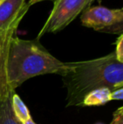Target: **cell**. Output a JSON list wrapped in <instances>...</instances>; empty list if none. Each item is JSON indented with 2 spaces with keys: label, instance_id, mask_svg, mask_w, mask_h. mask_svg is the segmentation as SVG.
<instances>
[{
  "label": "cell",
  "instance_id": "obj_6",
  "mask_svg": "<svg viewBox=\"0 0 123 124\" xmlns=\"http://www.w3.org/2000/svg\"><path fill=\"white\" fill-rule=\"evenodd\" d=\"M14 92L0 93V124H22L12 111L11 98Z\"/></svg>",
  "mask_w": 123,
  "mask_h": 124
},
{
  "label": "cell",
  "instance_id": "obj_14",
  "mask_svg": "<svg viewBox=\"0 0 123 124\" xmlns=\"http://www.w3.org/2000/svg\"><path fill=\"white\" fill-rule=\"evenodd\" d=\"M22 124H36V123H35L34 121H33L32 118H30V119H28L27 121L24 122V123H22Z\"/></svg>",
  "mask_w": 123,
  "mask_h": 124
},
{
  "label": "cell",
  "instance_id": "obj_10",
  "mask_svg": "<svg viewBox=\"0 0 123 124\" xmlns=\"http://www.w3.org/2000/svg\"><path fill=\"white\" fill-rule=\"evenodd\" d=\"M116 59L120 62L123 63V35L121 34L120 36L116 41V50L114 52Z\"/></svg>",
  "mask_w": 123,
  "mask_h": 124
},
{
  "label": "cell",
  "instance_id": "obj_13",
  "mask_svg": "<svg viewBox=\"0 0 123 124\" xmlns=\"http://www.w3.org/2000/svg\"><path fill=\"white\" fill-rule=\"evenodd\" d=\"M42 1H46V0H30L29 3H28V4H29V6L30 7L31 5L36 4V3H40V2H42ZM51 1H55V0H51Z\"/></svg>",
  "mask_w": 123,
  "mask_h": 124
},
{
  "label": "cell",
  "instance_id": "obj_3",
  "mask_svg": "<svg viewBox=\"0 0 123 124\" xmlns=\"http://www.w3.org/2000/svg\"><path fill=\"white\" fill-rule=\"evenodd\" d=\"M53 8L36 38L46 33H57L67 27L90 3L88 0H55Z\"/></svg>",
  "mask_w": 123,
  "mask_h": 124
},
{
  "label": "cell",
  "instance_id": "obj_1",
  "mask_svg": "<svg viewBox=\"0 0 123 124\" xmlns=\"http://www.w3.org/2000/svg\"><path fill=\"white\" fill-rule=\"evenodd\" d=\"M66 69V62L51 55L39 39H20L16 34L10 40L5 66L0 74V93L15 91L26 80L36 76H62Z\"/></svg>",
  "mask_w": 123,
  "mask_h": 124
},
{
  "label": "cell",
  "instance_id": "obj_5",
  "mask_svg": "<svg viewBox=\"0 0 123 124\" xmlns=\"http://www.w3.org/2000/svg\"><path fill=\"white\" fill-rule=\"evenodd\" d=\"M29 8L25 0H0V31L19 26Z\"/></svg>",
  "mask_w": 123,
  "mask_h": 124
},
{
  "label": "cell",
  "instance_id": "obj_8",
  "mask_svg": "<svg viewBox=\"0 0 123 124\" xmlns=\"http://www.w3.org/2000/svg\"><path fill=\"white\" fill-rule=\"evenodd\" d=\"M17 30L18 26H14L6 31H0V74L5 66L10 40L17 34Z\"/></svg>",
  "mask_w": 123,
  "mask_h": 124
},
{
  "label": "cell",
  "instance_id": "obj_12",
  "mask_svg": "<svg viewBox=\"0 0 123 124\" xmlns=\"http://www.w3.org/2000/svg\"><path fill=\"white\" fill-rule=\"evenodd\" d=\"M123 99V87L117 88L110 92V101H122Z\"/></svg>",
  "mask_w": 123,
  "mask_h": 124
},
{
  "label": "cell",
  "instance_id": "obj_7",
  "mask_svg": "<svg viewBox=\"0 0 123 124\" xmlns=\"http://www.w3.org/2000/svg\"><path fill=\"white\" fill-rule=\"evenodd\" d=\"M110 92L111 90L107 87L94 90L86 95L81 106H99L105 105L110 101Z\"/></svg>",
  "mask_w": 123,
  "mask_h": 124
},
{
  "label": "cell",
  "instance_id": "obj_16",
  "mask_svg": "<svg viewBox=\"0 0 123 124\" xmlns=\"http://www.w3.org/2000/svg\"><path fill=\"white\" fill-rule=\"evenodd\" d=\"M95 124H102V123H95Z\"/></svg>",
  "mask_w": 123,
  "mask_h": 124
},
{
  "label": "cell",
  "instance_id": "obj_11",
  "mask_svg": "<svg viewBox=\"0 0 123 124\" xmlns=\"http://www.w3.org/2000/svg\"><path fill=\"white\" fill-rule=\"evenodd\" d=\"M110 124H123V107H119L113 113V118Z\"/></svg>",
  "mask_w": 123,
  "mask_h": 124
},
{
  "label": "cell",
  "instance_id": "obj_4",
  "mask_svg": "<svg viewBox=\"0 0 123 124\" xmlns=\"http://www.w3.org/2000/svg\"><path fill=\"white\" fill-rule=\"evenodd\" d=\"M81 23L96 31L121 35L123 31V9H112L104 6L90 7L82 15Z\"/></svg>",
  "mask_w": 123,
  "mask_h": 124
},
{
  "label": "cell",
  "instance_id": "obj_2",
  "mask_svg": "<svg viewBox=\"0 0 123 124\" xmlns=\"http://www.w3.org/2000/svg\"><path fill=\"white\" fill-rule=\"evenodd\" d=\"M62 76L67 89V106H81L87 94L107 87L111 90L123 87V63L114 52L99 58L66 62Z\"/></svg>",
  "mask_w": 123,
  "mask_h": 124
},
{
  "label": "cell",
  "instance_id": "obj_9",
  "mask_svg": "<svg viewBox=\"0 0 123 124\" xmlns=\"http://www.w3.org/2000/svg\"><path fill=\"white\" fill-rule=\"evenodd\" d=\"M11 106H12V111H13L14 116H16V118L21 123L31 118L30 113L28 107L25 104V102L22 101V99L20 98V95L15 91L12 95Z\"/></svg>",
  "mask_w": 123,
  "mask_h": 124
},
{
  "label": "cell",
  "instance_id": "obj_15",
  "mask_svg": "<svg viewBox=\"0 0 123 124\" xmlns=\"http://www.w3.org/2000/svg\"><path fill=\"white\" fill-rule=\"evenodd\" d=\"M88 1H89V3H92V2L94 1V0H88Z\"/></svg>",
  "mask_w": 123,
  "mask_h": 124
}]
</instances>
